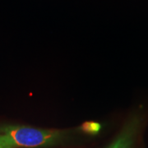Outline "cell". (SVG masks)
<instances>
[{
  "label": "cell",
  "mask_w": 148,
  "mask_h": 148,
  "mask_svg": "<svg viewBox=\"0 0 148 148\" xmlns=\"http://www.w3.org/2000/svg\"><path fill=\"white\" fill-rule=\"evenodd\" d=\"M1 132L13 148L52 147L67 143L72 136V132L69 130L21 125H7L1 128Z\"/></svg>",
  "instance_id": "cell-1"
},
{
  "label": "cell",
  "mask_w": 148,
  "mask_h": 148,
  "mask_svg": "<svg viewBox=\"0 0 148 148\" xmlns=\"http://www.w3.org/2000/svg\"><path fill=\"white\" fill-rule=\"evenodd\" d=\"M143 116L141 112L136 111L130 114L121 131L114 140L106 148H132L136 142L141 127Z\"/></svg>",
  "instance_id": "cell-2"
},
{
  "label": "cell",
  "mask_w": 148,
  "mask_h": 148,
  "mask_svg": "<svg viewBox=\"0 0 148 148\" xmlns=\"http://www.w3.org/2000/svg\"><path fill=\"white\" fill-rule=\"evenodd\" d=\"M81 129H82V131L84 132H87V133H97L101 129V125L97 123H94V122H87L85 123L81 127Z\"/></svg>",
  "instance_id": "cell-3"
},
{
  "label": "cell",
  "mask_w": 148,
  "mask_h": 148,
  "mask_svg": "<svg viewBox=\"0 0 148 148\" xmlns=\"http://www.w3.org/2000/svg\"><path fill=\"white\" fill-rule=\"evenodd\" d=\"M0 148H13L3 134H0Z\"/></svg>",
  "instance_id": "cell-4"
}]
</instances>
